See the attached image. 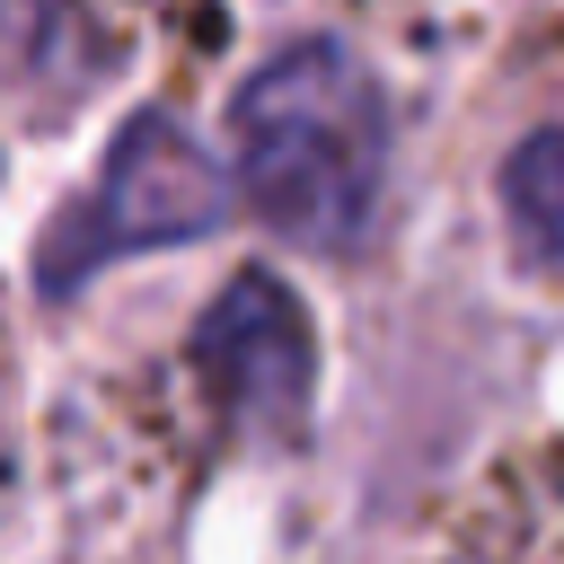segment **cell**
<instances>
[{
	"mask_svg": "<svg viewBox=\"0 0 564 564\" xmlns=\"http://www.w3.org/2000/svg\"><path fill=\"white\" fill-rule=\"evenodd\" d=\"M238 176L247 203L308 256L361 247L388 185V97L370 62L335 35L273 53L238 88Z\"/></svg>",
	"mask_w": 564,
	"mask_h": 564,
	"instance_id": "6da1fadb",
	"label": "cell"
},
{
	"mask_svg": "<svg viewBox=\"0 0 564 564\" xmlns=\"http://www.w3.org/2000/svg\"><path fill=\"white\" fill-rule=\"evenodd\" d=\"M220 220H229V194H220L212 159L185 141V123H167V115H132L123 141L106 150V167H97V194H88L79 212L53 220V238H44V273H35V282H44V300H62V291H79L97 264L141 256V247L212 238Z\"/></svg>",
	"mask_w": 564,
	"mask_h": 564,
	"instance_id": "7a4b0ae2",
	"label": "cell"
},
{
	"mask_svg": "<svg viewBox=\"0 0 564 564\" xmlns=\"http://www.w3.org/2000/svg\"><path fill=\"white\" fill-rule=\"evenodd\" d=\"M194 352H203L220 405H229L247 432H300L308 379H317V344H308L300 300H291L273 273H238V282L212 300Z\"/></svg>",
	"mask_w": 564,
	"mask_h": 564,
	"instance_id": "3957f363",
	"label": "cell"
},
{
	"mask_svg": "<svg viewBox=\"0 0 564 564\" xmlns=\"http://www.w3.org/2000/svg\"><path fill=\"white\" fill-rule=\"evenodd\" d=\"M502 203H511V229H520L546 264H564V123H546V132H529V141L511 150Z\"/></svg>",
	"mask_w": 564,
	"mask_h": 564,
	"instance_id": "277c9868",
	"label": "cell"
}]
</instances>
